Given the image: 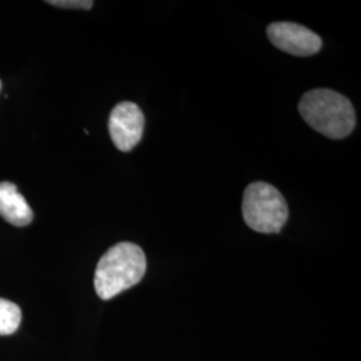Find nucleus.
Returning a JSON list of instances; mask_svg holds the SVG:
<instances>
[{"mask_svg": "<svg viewBox=\"0 0 361 361\" xmlns=\"http://www.w3.org/2000/svg\"><path fill=\"white\" fill-rule=\"evenodd\" d=\"M145 129V116L138 104L121 102L109 118V131L116 149L128 153L141 142Z\"/></svg>", "mask_w": 361, "mask_h": 361, "instance_id": "4", "label": "nucleus"}, {"mask_svg": "<svg viewBox=\"0 0 361 361\" xmlns=\"http://www.w3.org/2000/svg\"><path fill=\"white\" fill-rule=\"evenodd\" d=\"M243 216L246 225L255 232L279 233L288 221L289 207L284 195L273 185L253 182L244 193Z\"/></svg>", "mask_w": 361, "mask_h": 361, "instance_id": "3", "label": "nucleus"}, {"mask_svg": "<svg viewBox=\"0 0 361 361\" xmlns=\"http://www.w3.org/2000/svg\"><path fill=\"white\" fill-rule=\"evenodd\" d=\"M0 216L13 226H27L34 213L13 182H0Z\"/></svg>", "mask_w": 361, "mask_h": 361, "instance_id": "6", "label": "nucleus"}, {"mask_svg": "<svg viewBox=\"0 0 361 361\" xmlns=\"http://www.w3.org/2000/svg\"><path fill=\"white\" fill-rule=\"evenodd\" d=\"M267 32L277 49L295 56L314 55L323 46V40L316 32L292 22L271 23Z\"/></svg>", "mask_w": 361, "mask_h": 361, "instance_id": "5", "label": "nucleus"}, {"mask_svg": "<svg viewBox=\"0 0 361 361\" xmlns=\"http://www.w3.org/2000/svg\"><path fill=\"white\" fill-rule=\"evenodd\" d=\"M0 90H1V80H0Z\"/></svg>", "mask_w": 361, "mask_h": 361, "instance_id": "9", "label": "nucleus"}, {"mask_svg": "<svg viewBox=\"0 0 361 361\" xmlns=\"http://www.w3.org/2000/svg\"><path fill=\"white\" fill-rule=\"evenodd\" d=\"M22 323V310L8 300L0 298V336L13 335Z\"/></svg>", "mask_w": 361, "mask_h": 361, "instance_id": "7", "label": "nucleus"}, {"mask_svg": "<svg viewBox=\"0 0 361 361\" xmlns=\"http://www.w3.org/2000/svg\"><path fill=\"white\" fill-rule=\"evenodd\" d=\"M298 111L312 129L332 140L348 137L356 126V113L350 101L329 89L305 92Z\"/></svg>", "mask_w": 361, "mask_h": 361, "instance_id": "1", "label": "nucleus"}, {"mask_svg": "<svg viewBox=\"0 0 361 361\" xmlns=\"http://www.w3.org/2000/svg\"><path fill=\"white\" fill-rule=\"evenodd\" d=\"M146 256L133 243H119L99 259L94 286L102 300H110L138 284L146 273Z\"/></svg>", "mask_w": 361, "mask_h": 361, "instance_id": "2", "label": "nucleus"}, {"mask_svg": "<svg viewBox=\"0 0 361 361\" xmlns=\"http://www.w3.org/2000/svg\"><path fill=\"white\" fill-rule=\"evenodd\" d=\"M54 7L59 8H71V10H90L94 6L91 0H51L47 1Z\"/></svg>", "mask_w": 361, "mask_h": 361, "instance_id": "8", "label": "nucleus"}]
</instances>
